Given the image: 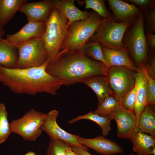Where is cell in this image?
Instances as JSON below:
<instances>
[{"instance_id": "cell-1", "label": "cell", "mask_w": 155, "mask_h": 155, "mask_svg": "<svg viewBox=\"0 0 155 155\" xmlns=\"http://www.w3.org/2000/svg\"><path fill=\"white\" fill-rule=\"evenodd\" d=\"M49 64L48 61L41 66L25 69L8 68L0 65V82L16 93L34 95L44 92L55 95L63 83L46 72Z\"/></svg>"}, {"instance_id": "cell-2", "label": "cell", "mask_w": 155, "mask_h": 155, "mask_svg": "<svg viewBox=\"0 0 155 155\" xmlns=\"http://www.w3.org/2000/svg\"><path fill=\"white\" fill-rule=\"evenodd\" d=\"M108 67L102 63L86 56L80 51H59L54 61L49 64L46 71L58 78L64 85L69 86L80 82L89 77L99 75L106 76Z\"/></svg>"}, {"instance_id": "cell-3", "label": "cell", "mask_w": 155, "mask_h": 155, "mask_svg": "<svg viewBox=\"0 0 155 155\" xmlns=\"http://www.w3.org/2000/svg\"><path fill=\"white\" fill-rule=\"evenodd\" d=\"M104 20L96 12L92 11L87 19L71 24L68 27L66 36L59 51L63 50L70 52L79 51L84 45L88 42Z\"/></svg>"}, {"instance_id": "cell-4", "label": "cell", "mask_w": 155, "mask_h": 155, "mask_svg": "<svg viewBox=\"0 0 155 155\" xmlns=\"http://www.w3.org/2000/svg\"><path fill=\"white\" fill-rule=\"evenodd\" d=\"M122 43L133 63L138 68L146 63L149 49L146 40L143 21V12L125 30Z\"/></svg>"}, {"instance_id": "cell-5", "label": "cell", "mask_w": 155, "mask_h": 155, "mask_svg": "<svg viewBox=\"0 0 155 155\" xmlns=\"http://www.w3.org/2000/svg\"><path fill=\"white\" fill-rule=\"evenodd\" d=\"M68 22L66 17L54 7L45 22V30L42 38L44 42L49 64L55 59L66 36Z\"/></svg>"}, {"instance_id": "cell-6", "label": "cell", "mask_w": 155, "mask_h": 155, "mask_svg": "<svg viewBox=\"0 0 155 155\" xmlns=\"http://www.w3.org/2000/svg\"><path fill=\"white\" fill-rule=\"evenodd\" d=\"M131 24L119 23L115 20L113 14L103 22L96 28L88 42H96L101 46L111 49H124L122 41L124 33Z\"/></svg>"}, {"instance_id": "cell-7", "label": "cell", "mask_w": 155, "mask_h": 155, "mask_svg": "<svg viewBox=\"0 0 155 155\" xmlns=\"http://www.w3.org/2000/svg\"><path fill=\"white\" fill-rule=\"evenodd\" d=\"M18 57L16 68L38 67L48 60L44 42L42 38H36L17 45Z\"/></svg>"}, {"instance_id": "cell-8", "label": "cell", "mask_w": 155, "mask_h": 155, "mask_svg": "<svg viewBox=\"0 0 155 155\" xmlns=\"http://www.w3.org/2000/svg\"><path fill=\"white\" fill-rule=\"evenodd\" d=\"M46 115L31 108L21 118L13 120L9 123L10 130L25 140L35 141L42 133L41 127Z\"/></svg>"}, {"instance_id": "cell-9", "label": "cell", "mask_w": 155, "mask_h": 155, "mask_svg": "<svg viewBox=\"0 0 155 155\" xmlns=\"http://www.w3.org/2000/svg\"><path fill=\"white\" fill-rule=\"evenodd\" d=\"M113 93V96L119 102L134 86L136 72L123 66L109 67L106 76Z\"/></svg>"}, {"instance_id": "cell-10", "label": "cell", "mask_w": 155, "mask_h": 155, "mask_svg": "<svg viewBox=\"0 0 155 155\" xmlns=\"http://www.w3.org/2000/svg\"><path fill=\"white\" fill-rule=\"evenodd\" d=\"M58 114V111L55 110H52L46 114L41 127L42 131L45 132L51 139L61 140L71 146L86 148L80 143L79 135L67 132L58 125L57 119Z\"/></svg>"}, {"instance_id": "cell-11", "label": "cell", "mask_w": 155, "mask_h": 155, "mask_svg": "<svg viewBox=\"0 0 155 155\" xmlns=\"http://www.w3.org/2000/svg\"><path fill=\"white\" fill-rule=\"evenodd\" d=\"M108 117L116 123L118 137L129 139L136 131L137 119L135 114L121 104Z\"/></svg>"}, {"instance_id": "cell-12", "label": "cell", "mask_w": 155, "mask_h": 155, "mask_svg": "<svg viewBox=\"0 0 155 155\" xmlns=\"http://www.w3.org/2000/svg\"><path fill=\"white\" fill-rule=\"evenodd\" d=\"M54 7V0H44L23 4L19 11L25 14L28 22H46Z\"/></svg>"}, {"instance_id": "cell-13", "label": "cell", "mask_w": 155, "mask_h": 155, "mask_svg": "<svg viewBox=\"0 0 155 155\" xmlns=\"http://www.w3.org/2000/svg\"><path fill=\"white\" fill-rule=\"evenodd\" d=\"M109 9L113 12L115 21L119 23L132 24L142 12L132 4L120 0H107Z\"/></svg>"}, {"instance_id": "cell-14", "label": "cell", "mask_w": 155, "mask_h": 155, "mask_svg": "<svg viewBox=\"0 0 155 155\" xmlns=\"http://www.w3.org/2000/svg\"><path fill=\"white\" fill-rule=\"evenodd\" d=\"M79 141L82 146L91 148L102 155H113L124 152L118 144L103 135H99L92 139L80 136Z\"/></svg>"}, {"instance_id": "cell-15", "label": "cell", "mask_w": 155, "mask_h": 155, "mask_svg": "<svg viewBox=\"0 0 155 155\" xmlns=\"http://www.w3.org/2000/svg\"><path fill=\"white\" fill-rule=\"evenodd\" d=\"M45 28V22H28L15 33L8 34L6 39L17 45L34 38H42Z\"/></svg>"}, {"instance_id": "cell-16", "label": "cell", "mask_w": 155, "mask_h": 155, "mask_svg": "<svg viewBox=\"0 0 155 155\" xmlns=\"http://www.w3.org/2000/svg\"><path fill=\"white\" fill-rule=\"evenodd\" d=\"M101 47L104 60L108 68L123 66L137 72L138 68L132 61L125 48L121 49H113L104 46Z\"/></svg>"}, {"instance_id": "cell-17", "label": "cell", "mask_w": 155, "mask_h": 155, "mask_svg": "<svg viewBox=\"0 0 155 155\" xmlns=\"http://www.w3.org/2000/svg\"><path fill=\"white\" fill-rule=\"evenodd\" d=\"M135 82L137 83V89L133 111L137 119L136 130L140 115L147 104L148 93V81L141 67L138 68L136 72Z\"/></svg>"}, {"instance_id": "cell-18", "label": "cell", "mask_w": 155, "mask_h": 155, "mask_svg": "<svg viewBox=\"0 0 155 155\" xmlns=\"http://www.w3.org/2000/svg\"><path fill=\"white\" fill-rule=\"evenodd\" d=\"M75 0H54V7L68 20V27L73 22L86 20L90 16L91 12L82 11L74 5Z\"/></svg>"}, {"instance_id": "cell-19", "label": "cell", "mask_w": 155, "mask_h": 155, "mask_svg": "<svg viewBox=\"0 0 155 155\" xmlns=\"http://www.w3.org/2000/svg\"><path fill=\"white\" fill-rule=\"evenodd\" d=\"M80 82L89 86L96 93L98 99V106L106 97L112 95L107 78L104 75H99L89 77Z\"/></svg>"}, {"instance_id": "cell-20", "label": "cell", "mask_w": 155, "mask_h": 155, "mask_svg": "<svg viewBox=\"0 0 155 155\" xmlns=\"http://www.w3.org/2000/svg\"><path fill=\"white\" fill-rule=\"evenodd\" d=\"M129 139L132 143L133 151L137 155H152V152L155 148V138L136 131Z\"/></svg>"}, {"instance_id": "cell-21", "label": "cell", "mask_w": 155, "mask_h": 155, "mask_svg": "<svg viewBox=\"0 0 155 155\" xmlns=\"http://www.w3.org/2000/svg\"><path fill=\"white\" fill-rule=\"evenodd\" d=\"M18 57L17 45L0 38V65L8 68H16Z\"/></svg>"}, {"instance_id": "cell-22", "label": "cell", "mask_w": 155, "mask_h": 155, "mask_svg": "<svg viewBox=\"0 0 155 155\" xmlns=\"http://www.w3.org/2000/svg\"><path fill=\"white\" fill-rule=\"evenodd\" d=\"M27 2V0H0V28L7 25Z\"/></svg>"}, {"instance_id": "cell-23", "label": "cell", "mask_w": 155, "mask_h": 155, "mask_svg": "<svg viewBox=\"0 0 155 155\" xmlns=\"http://www.w3.org/2000/svg\"><path fill=\"white\" fill-rule=\"evenodd\" d=\"M136 131L149 134L155 138L154 105H147L140 117Z\"/></svg>"}, {"instance_id": "cell-24", "label": "cell", "mask_w": 155, "mask_h": 155, "mask_svg": "<svg viewBox=\"0 0 155 155\" xmlns=\"http://www.w3.org/2000/svg\"><path fill=\"white\" fill-rule=\"evenodd\" d=\"M82 119H87L96 123L102 129V133L104 136L108 135L111 130V120L108 116L104 117L94 114L91 111L87 114L82 115H79L69 121V123H74Z\"/></svg>"}, {"instance_id": "cell-25", "label": "cell", "mask_w": 155, "mask_h": 155, "mask_svg": "<svg viewBox=\"0 0 155 155\" xmlns=\"http://www.w3.org/2000/svg\"><path fill=\"white\" fill-rule=\"evenodd\" d=\"M102 46L96 42H88L81 49L80 51L92 59L100 61L108 67L103 55Z\"/></svg>"}, {"instance_id": "cell-26", "label": "cell", "mask_w": 155, "mask_h": 155, "mask_svg": "<svg viewBox=\"0 0 155 155\" xmlns=\"http://www.w3.org/2000/svg\"><path fill=\"white\" fill-rule=\"evenodd\" d=\"M121 105L112 95L106 97L98 108L92 112L101 116L106 117L115 111Z\"/></svg>"}, {"instance_id": "cell-27", "label": "cell", "mask_w": 155, "mask_h": 155, "mask_svg": "<svg viewBox=\"0 0 155 155\" xmlns=\"http://www.w3.org/2000/svg\"><path fill=\"white\" fill-rule=\"evenodd\" d=\"M4 104H0V144L4 142L11 133Z\"/></svg>"}, {"instance_id": "cell-28", "label": "cell", "mask_w": 155, "mask_h": 155, "mask_svg": "<svg viewBox=\"0 0 155 155\" xmlns=\"http://www.w3.org/2000/svg\"><path fill=\"white\" fill-rule=\"evenodd\" d=\"M85 9H92L104 19L109 18L112 14L107 9L102 0H85Z\"/></svg>"}, {"instance_id": "cell-29", "label": "cell", "mask_w": 155, "mask_h": 155, "mask_svg": "<svg viewBox=\"0 0 155 155\" xmlns=\"http://www.w3.org/2000/svg\"><path fill=\"white\" fill-rule=\"evenodd\" d=\"M71 147L61 140L51 139L46 155H65L66 150Z\"/></svg>"}, {"instance_id": "cell-30", "label": "cell", "mask_w": 155, "mask_h": 155, "mask_svg": "<svg viewBox=\"0 0 155 155\" xmlns=\"http://www.w3.org/2000/svg\"><path fill=\"white\" fill-rule=\"evenodd\" d=\"M143 21L145 32L155 33V8L143 12Z\"/></svg>"}, {"instance_id": "cell-31", "label": "cell", "mask_w": 155, "mask_h": 155, "mask_svg": "<svg viewBox=\"0 0 155 155\" xmlns=\"http://www.w3.org/2000/svg\"><path fill=\"white\" fill-rule=\"evenodd\" d=\"M137 83L135 82L134 86L122 99L120 103L123 107L132 112H133L136 100Z\"/></svg>"}, {"instance_id": "cell-32", "label": "cell", "mask_w": 155, "mask_h": 155, "mask_svg": "<svg viewBox=\"0 0 155 155\" xmlns=\"http://www.w3.org/2000/svg\"><path fill=\"white\" fill-rule=\"evenodd\" d=\"M142 68L148 81V93L147 100V104L155 105V79L148 74L145 64L140 67Z\"/></svg>"}, {"instance_id": "cell-33", "label": "cell", "mask_w": 155, "mask_h": 155, "mask_svg": "<svg viewBox=\"0 0 155 155\" xmlns=\"http://www.w3.org/2000/svg\"><path fill=\"white\" fill-rule=\"evenodd\" d=\"M125 1L133 4L142 12L155 8V0H127Z\"/></svg>"}, {"instance_id": "cell-34", "label": "cell", "mask_w": 155, "mask_h": 155, "mask_svg": "<svg viewBox=\"0 0 155 155\" xmlns=\"http://www.w3.org/2000/svg\"><path fill=\"white\" fill-rule=\"evenodd\" d=\"M72 150L77 155H92L88 151V149L77 146H71ZM127 155H134L130 153Z\"/></svg>"}, {"instance_id": "cell-35", "label": "cell", "mask_w": 155, "mask_h": 155, "mask_svg": "<svg viewBox=\"0 0 155 155\" xmlns=\"http://www.w3.org/2000/svg\"><path fill=\"white\" fill-rule=\"evenodd\" d=\"M146 42L149 49H155V35L152 33H148L145 35Z\"/></svg>"}, {"instance_id": "cell-36", "label": "cell", "mask_w": 155, "mask_h": 155, "mask_svg": "<svg viewBox=\"0 0 155 155\" xmlns=\"http://www.w3.org/2000/svg\"><path fill=\"white\" fill-rule=\"evenodd\" d=\"M65 155H77L72 150L71 147L67 149L65 152Z\"/></svg>"}, {"instance_id": "cell-37", "label": "cell", "mask_w": 155, "mask_h": 155, "mask_svg": "<svg viewBox=\"0 0 155 155\" xmlns=\"http://www.w3.org/2000/svg\"><path fill=\"white\" fill-rule=\"evenodd\" d=\"M5 34V30L3 28H0V38H3Z\"/></svg>"}, {"instance_id": "cell-38", "label": "cell", "mask_w": 155, "mask_h": 155, "mask_svg": "<svg viewBox=\"0 0 155 155\" xmlns=\"http://www.w3.org/2000/svg\"><path fill=\"white\" fill-rule=\"evenodd\" d=\"M24 155H36V154L34 152L29 151L27 152Z\"/></svg>"}]
</instances>
